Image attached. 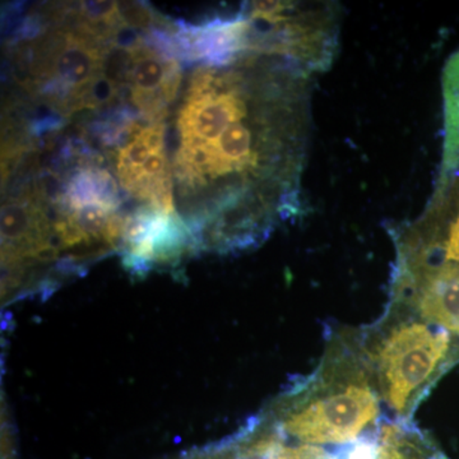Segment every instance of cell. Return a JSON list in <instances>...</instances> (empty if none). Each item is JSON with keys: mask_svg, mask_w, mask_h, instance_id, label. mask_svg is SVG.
I'll return each instance as SVG.
<instances>
[{"mask_svg": "<svg viewBox=\"0 0 459 459\" xmlns=\"http://www.w3.org/2000/svg\"><path fill=\"white\" fill-rule=\"evenodd\" d=\"M262 418L283 442L336 457L374 442L385 411L362 351L360 328L332 325L318 365Z\"/></svg>", "mask_w": 459, "mask_h": 459, "instance_id": "cell-1", "label": "cell"}, {"mask_svg": "<svg viewBox=\"0 0 459 459\" xmlns=\"http://www.w3.org/2000/svg\"><path fill=\"white\" fill-rule=\"evenodd\" d=\"M385 419L412 421L434 386L459 364V338L389 296L382 316L360 327Z\"/></svg>", "mask_w": 459, "mask_h": 459, "instance_id": "cell-2", "label": "cell"}, {"mask_svg": "<svg viewBox=\"0 0 459 459\" xmlns=\"http://www.w3.org/2000/svg\"><path fill=\"white\" fill-rule=\"evenodd\" d=\"M394 258L459 272V159L442 162L433 195L411 221L388 229Z\"/></svg>", "mask_w": 459, "mask_h": 459, "instance_id": "cell-3", "label": "cell"}, {"mask_svg": "<svg viewBox=\"0 0 459 459\" xmlns=\"http://www.w3.org/2000/svg\"><path fill=\"white\" fill-rule=\"evenodd\" d=\"M389 296L459 338V272L430 263L394 259Z\"/></svg>", "mask_w": 459, "mask_h": 459, "instance_id": "cell-4", "label": "cell"}, {"mask_svg": "<svg viewBox=\"0 0 459 459\" xmlns=\"http://www.w3.org/2000/svg\"><path fill=\"white\" fill-rule=\"evenodd\" d=\"M51 51L49 74L59 87L57 92L78 100L81 107L91 83L101 74L104 56L98 48L91 47L87 40L74 35L63 36L60 47Z\"/></svg>", "mask_w": 459, "mask_h": 459, "instance_id": "cell-5", "label": "cell"}, {"mask_svg": "<svg viewBox=\"0 0 459 459\" xmlns=\"http://www.w3.org/2000/svg\"><path fill=\"white\" fill-rule=\"evenodd\" d=\"M371 459H449L433 437L415 422L385 419Z\"/></svg>", "mask_w": 459, "mask_h": 459, "instance_id": "cell-6", "label": "cell"}, {"mask_svg": "<svg viewBox=\"0 0 459 459\" xmlns=\"http://www.w3.org/2000/svg\"><path fill=\"white\" fill-rule=\"evenodd\" d=\"M443 162L459 159V53L449 60L444 74Z\"/></svg>", "mask_w": 459, "mask_h": 459, "instance_id": "cell-7", "label": "cell"}, {"mask_svg": "<svg viewBox=\"0 0 459 459\" xmlns=\"http://www.w3.org/2000/svg\"><path fill=\"white\" fill-rule=\"evenodd\" d=\"M114 208L102 204H91L68 214L71 221L82 231L87 240H105L108 221Z\"/></svg>", "mask_w": 459, "mask_h": 459, "instance_id": "cell-8", "label": "cell"}, {"mask_svg": "<svg viewBox=\"0 0 459 459\" xmlns=\"http://www.w3.org/2000/svg\"><path fill=\"white\" fill-rule=\"evenodd\" d=\"M117 93V86L115 81L101 74L91 83L89 91L81 102V107L99 108L113 101Z\"/></svg>", "mask_w": 459, "mask_h": 459, "instance_id": "cell-9", "label": "cell"}, {"mask_svg": "<svg viewBox=\"0 0 459 459\" xmlns=\"http://www.w3.org/2000/svg\"><path fill=\"white\" fill-rule=\"evenodd\" d=\"M81 16L87 20V23L117 22L120 20L119 3L104 0L82 2Z\"/></svg>", "mask_w": 459, "mask_h": 459, "instance_id": "cell-10", "label": "cell"}, {"mask_svg": "<svg viewBox=\"0 0 459 459\" xmlns=\"http://www.w3.org/2000/svg\"><path fill=\"white\" fill-rule=\"evenodd\" d=\"M110 41L114 48L122 50L135 51L143 47V39L138 30L126 25L123 21L115 27Z\"/></svg>", "mask_w": 459, "mask_h": 459, "instance_id": "cell-11", "label": "cell"}]
</instances>
